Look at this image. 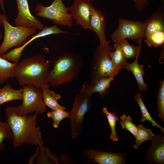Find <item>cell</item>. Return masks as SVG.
Masks as SVG:
<instances>
[{
  "label": "cell",
  "instance_id": "cell-1",
  "mask_svg": "<svg viewBox=\"0 0 164 164\" xmlns=\"http://www.w3.org/2000/svg\"><path fill=\"white\" fill-rule=\"evenodd\" d=\"M5 114L13 135L12 144L14 148L24 143L38 146L43 143L40 127L37 126L38 114L21 116L17 114L15 107L9 106L5 110Z\"/></svg>",
  "mask_w": 164,
  "mask_h": 164
},
{
  "label": "cell",
  "instance_id": "cell-2",
  "mask_svg": "<svg viewBox=\"0 0 164 164\" xmlns=\"http://www.w3.org/2000/svg\"><path fill=\"white\" fill-rule=\"evenodd\" d=\"M50 62L41 54L25 58L16 65L14 77L20 86L31 84L41 88L50 87L48 78Z\"/></svg>",
  "mask_w": 164,
  "mask_h": 164
},
{
  "label": "cell",
  "instance_id": "cell-3",
  "mask_svg": "<svg viewBox=\"0 0 164 164\" xmlns=\"http://www.w3.org/2000/svg\"><path fill=\"white\" fill-rule=\"evenodd\" d=\"M80 57L73 53H65L53 62L49 71L48 82L57 87L76 80L83 66Z\"/></svg>",
  "mask_w": 164,
  "mask_h": 164
},
{
  "label": "cell",
  "instance_id": "cell-4",
  "mask_svg": "<svg viewBox=\"0 0 164 164\" xmlns=\"http://www.w3.org/2000/svg\"><path fill=\"white\" fill-rule=\"evenodd\" d=\"M110 43H100L93 53L91 64V84L102 78L114 77L121 70L114 65L109 56V52L114 50Z\"/></svg>",
  "mask_w": 164,
  "mask_h": 164
},
{
  "label": "cell",
  "instance_id": "cell-5",
  "mask_svg": "<svg viewBox=\"0 0 164 164\" xmlns=\"http://www.w3.org/2000/svg\"><path fill=\"white\" fill-rule=\"evenodd\" d=\"M0 20L4 29L3 40L0 46V56L14 46L19 47L27 41L28 37L35 33V28L11 25L5 15L0 14Z\"/></svg>",
  "mask_w": 164,
  "mask_h": 164
},
{
  "label": "cell",
  "instance_id": "cell-6",
  "mask_svg": "<svg viewBox=\"0 0 164 164\" xmlns=\"http://www.w3.org/2000/svg\"><path fill=\"white\" fill-rule=\"evenodd\" d=\"M22 102L15 107L16 113L21 116L28 115L33 112L42 114L46 111L43 100V91L39 87L29 84L22 86Z\"/></svg>",
  "mask_w": 164,
  "mask_h": 164
},
{
  "label": "cell",
  "instance_id": "cell-7",
  "mask_svg": "<svg viewBox=\"0 0 164 164\" xmlns=\"http://www.w3.org/2000/svg\"><path fill=\"white\" fill-rule=\"evenodd\" d=\"M92 104L91 96L81 90L77 93L74 99L73 107L68 112L71 120V136L76 139L82 134V126L86 113Z\"/></svg>",
  "mask_w": 164,
  "mask_h": 164
},
{
  "label": "cell",
  "instance_id": "cell-8",
  "mask_svg": "<svg viewBox=\"0 0 164 164\" xmlns=\"http://www.w3.org/2000/svg\"><path fill=\"white\" fill-rule=\"evenodd\" d=\"M35 15L38 17L50 19L55 24L71 27L73 18L69 13V8L66 7L62 0H54L51 5L43 6L41 3L36 5Z\"/></svg>",
  "mask_w": 164,
  "mask_h": 164
},
{
  "label": "cell",
  "instance_id": "cell-9",
  "mask_svg": "<svg viewBox=\"0 0 164 164\" xmlns=\"http://www.w3.org/2000/svg\"><path fill=\"white\" fill-rule=\"evenodd\" d=\"M118 23V27L111 36V39L114 42L129 39L138 44L142 43L144 37V22L119 18Z\"/></svg>",
  "mask_w": 164,
  "mask_h": 164
},
{
  "label": "cell",
  "instance_id": "cell-10",
  "mask_svg": "<svg viewBox=\"0 0 164 164\" xmlns=\"http://www.w3.org/2000/svg\"><path fill=\"white\" fill-rule=\"evenodd\" d=\"M94 7L91 1L87 0H74L69 8L72 17L76 23L85 29L92 30L90 18Z\"/></svg>",
  "mask_w": 164,
  "mask_h": 164
},
{
  "label": "cell",
  "instance_id": "cell-11",
  "mask_svg": "<svg viewBox=\"0 0 164 164\" xmlns=\"http://www.w3.org/2000/svg\"><path fill=\"white\" fill-rule=\"evenodd\" d=\"M18 14L15 19L16 26L32 27L41 30L44 25L30 12L27 0H16Z\"/></svg>",
  "mask_w": 164,
  "mask_h": 164
},
{
  "label": "cell",
  "instance_id": "cell-12",
  "mask_svg": "<svg viewBox=\"0 0 164 164\" xmlns=\"http://www.w3.org/2000/svg\"><path fill=\"white\" fill-rule=\"evenodd\" d=\"M84 154L99 164H122L126 162L124 154L119 152H108L89 149L84 150Z\"/></svg>",
  "mask_w": 164,
  "mask_h": 164
},
{
  "label": "cell",
  "instance_id": "cell-13",
  "mask_svg": "<svg viewBox=\"0 0 164 164\" xmlns=\"http://www.w3.org/2000/svg\"><path fill=\"white\" fill-rule=\"evenodd\" d=\"M152 141V143L146 152V160L150 163L164 164V135H157Z\"/></svg>",
  "mask_w": 164,
  "mask_h": 164
},
{
  "label": "cell",
  "instance_id": "cell-14",
  "mask_svg": "<svg viewBox=\"0 0 164 164\" xmlns=\"http://www.w3.org/2000/svg\"><path fill=\"white\" fill-rule=\"evenodd\" d=\"M106 20L104 12L94 8L90 16V25L92 30L95 32L98 36L100 43L105 44L110 41L106 38Z\"/></svg>",
  "mask_w": 164,
  "mask_h": 164
},
{
  "label": "cell",
  "instance_id": "cell-15",
  "mask_svg": "<svg viewBox=\"0 0 164 164\" xmlns=\"http://www.w3.org/2000/svg\"><path fill=\"white\" fill-rule=\"evenodd\" d=\"M145 23L144 37L155 32L164 31V8L161 6L147 19Z\"/></svg>",
  "mask_w": 164,
  "mask_h": 164
},
{
  "label": "cell",
  "instance_id": "cell-16",
  "mask_svg": "<svg viewBox=\"0 0 164 164\" xmlns=\"http://www.w3.org/2000/svg\"><path fill=\"white\" fill-rule=\"evenodd\" d=\"M114 76L102 78L92 84L85 81L82 85L81 90L91 96L95 93L100 94L101 97L104 96L109 87Z\"/></svg>",
  "mask_w": 164,
  "mask_h": 164
},
{
  "label": "cell",
  "instance_id": "cell-17",
  "mask_svg": "<svg viewBox=\"0 0 164 164\" xmlns=\"http://www.w3.org/2000/svg\"><path fill=\"white\" fill-rule=\"evenodd\" d=\"M138 57L139 56L136 57L135 61L132 63H129L126 62L124 64L123 68L131 71L132 73L135 78L138 89L146 91L148 87L143 79L144 75V66L138 63Z\"/></svg>",
  "mask_w": 164,
  "mask_h": 164
},
{
  "label": "cell",
  "instance_id": "cell-18",
  "mask_svg": "<svg viewBox=\"0 0 164 164\" xmlns=\"http://www.w3.org/2000/svg\"><path fill=\"white\" fill-rule=\"evenodd\" d=\"M49 87L42 88L43 101L46 106L50 108L52 110L61 109L65 110L66 108L60 105L58 101L61 98L59 94L49 89Z\"/></svg>",
  "mask_w": 164,
  "mask_h": 164
},
{
  "label": "cell",
  "instance_id": "cell-19",
  "mask_svg": "<svg viewBox=\"0 0 164 164\" xmlns=\"http://www.w3.org/2000/svg\"><path fill=\"white\" fill-rule=\"evenodd\" d=\"M14 100H22V88L14 89L8 83L0 88V105L7 102Z\"/></svg>",
  "mask_w": 164,
  "mask_h": 164
},
{
  "label": "cell",
  "instance_id": "cell-20",
  "mask_svg": "<svg viewBox=\"0 0 164 164\" xmlns=\"http://www.w3.org/2000/svg\"><path fill=\"white\" fill-rule=\"evenodd\" d=\"M16 64L0 57V84L14 77V71Z\"/></svg>",
  "mask_w": 164,
  "mask_h": 164
},
{
  "label": "cell",
  "instance_id": "cell-21",
  "mask_svg": "<svg viewBox=\"0 0 164 164\" xmlns=\"http://www.w3.org/2000/svg\"><path fill=\"white\" fill-rule=\"evenodd\" d=\"M114 51H111L109 56L114 65L120 69L123 68L128 59L125 56L121 46L117 42L115 43L113 46Z\"/></svg>",
  "mask_w": 164,
  "mask_h": 164
},
{
  "label": "cell",
  "instance_id": "cell-22",
  "mask_svg": "<svg viewBox=\"0 0 164 164\" xmlns=\"http://www.w3.org/2000/svg\"><path fill=\"white\" fill-rule=\"evenodd\" d=\"M137 127L136 139L133 145V147L136 149H138L143 142L149 140L152 141L155 135L150 129L144 127L142 124H139Z\"/></svg>",
  "mask_w": 164,
  "mask_h": 164
},
{
  "label": "cell",
  "instance_id": "cell-23",
  "mask_svg": "<svg viewBox=\"0 0 164 164\" xmlns=\"http://www.w3.org/2000/svg\"><path fill=\"white\" fill-rule=\"evenodd\" d=\"M142 96L141 93L135 94L134 96V99L139 105L142 114V117L140 119L141 121L143 122L149 121L152 123L153 126L158 128L164 133V128L154 120L150 115L143 103Z\"/></svg>",
  "mask_w": 164,
  "mask_h": 164
},
{
  "label": "cell",
  "instance_id": "cell-24",
  "mask_svg": "<svg viewBox=\"0 0 164 164\" xmlns=\"http://www.w3.org/2000/svg\"><path fill=\"white\" fill-rule=\"evenodd\" d=\"M116 42L118 43L120 45L128 59L135 58L139 56L142 43L139 44L137 46H134L130 44L126 39L120 40Z\"/></svg>",
  "mask_w": 164,
  "mask_h": 164
},
{
  "label": "cell",
  "instance_id": "cell-25",
  "mask_svg": "<svg viewBox=\"0 0 164 164\" xmlns=\"http://www.w3.org/2000/svg\"><path fill=\"white\" fill-rule=\"evenodd\" d=\"M38 149L36 164L48 163L47 158L53 159L56 164H58L56 156L52 154L49 149L44 146L43 143L37 146Z\"/></svg>",
  "mask_w": 164,
  "mask_h": 164
},
{
  "label": "cell",
  "instance_id": "cell-26",
  "mask_svg": "<svg viewBox=\"0 0 164 164\" xmlns=\"http://www.w3.org/2000/svg\"><path fill=\"white\" fill-rule=\"evenodd\" d=\"M102 111L106 115L111 128V132L110 138L114 142L118 141L117 133L115 130L116 122L118 119V116L115 112L111 113L108 111L105 107L103 108Z\"/></svg>",
  "mask_w": 164,
  "mask_h": 164
},
{
  "label": "cell",
  "instance_id": "cell-27",
  "mask_svg": "<svg viewBox=\"0 0 164 164\" xmlns=\"http://www.w3.org/2000/svg\"><path fill=\"white\" fill-rule=\"evenodd\" d=\"M144 42L149 47L157 48L164 45V31L153 33L145 38Z\"/></svg>",
  "mask_w": 164,
  "mask_h": 164
},
{
  "label": "cell",
  "instance_id": "cell-28",
  "mask_svg": "<svg viewBox=\"0 0 164 164\" xmlns=\"http://www.w3.org/2000/svg\"><path fill=\"white\" fill-rule=\"evenodd\" d=\"M5 139L9 141H12L13 135L9 125L6 121H0V152L3 151L5 146L3 141Z\"/></svg>",
  "mask_w": 164,
  "mask_h": 164
},
{
  "label": "cell",
  "instance_id": "cell-29",
  "mask_svg": "<svg viewBox=\"0 0 164 164\" xmlns=\"http://www.w3.org/2000/svg\"><path fill=\"white\" fill-rule=\"evenodd\" d=\"M160 86L157 94V108L158 115L164 121V80L160 82Z\"/></svg>",
  "mask_w": 164,
  "mask_h": 164
},
{
  "label": "cell",
  "instance_id": "cell-30",
  "mask_svg": "<svg viewBox=\"0 0 164 164\" xmlns=\"http://www.w3.org/2000/svg\"><path fill=\"white\" fill-rule=\"evenodd\" d=\"M46 115L48 117L53 119V126L55 128H57L62 120L68 117L69 113L65 110L57 109L47 112Z\"/></svg>",
  "mask_w": 164,
  "mask_h": 164
},
{
  "label": "cell",
  "instance_id": "cell-31",
  "mask_svg": "<svg viewBox=\"0 0 164 164\" xmlns=\"http://www.w3.org/2000/svg\"><path fill=\"white\" fill-rule=\"evenodd\" d=\"M120 118V123L122 128L128 130L135 137L137 134V127L133 123L131 117L124 114L121 116Z\"/></svg>",
  "mask_w": 164,
  "mask_h": 164
},
{
  "label": "cell",
  "instance_id": "cell-32",
  "mask_svg": "<svg viewBox=\"0 0 164 164\" xmlns=\"http://www.w3.org/2000/svg\"><path fill=\"white\" fill-rule=\"evenodd\" d=\"M132 0L134 2V7L135 9L138 12H142L144 11L150 5V2L149 0Z\"/></svg>",
  "mask_w": 164,
  "mask_h": 164
},
{
  "label": "cell",
  "instance_id": "cell-33",
  "mask_svg": "<svg viewBox=\"0 0 164 164\" xmlns=\"http://www.w3.org/2000/svg\"><path fill=\"white\" fill-rule=\"evenodd\" d=\"M0 5L2 9L4 12V14H5V8L4 5L3 0H0Z\"/></svg>",
  "mask_w": 164,
  "mask_h": 164
},
{
  "label": "cell",
  "instance_id": "cell-34",
  "mask_svg": "<svg viewBox=\"0 0 164 164\" xmlns=\"http://www.w3.org/2000/svg\"><path fill=\"white\" fill-rule=\"evenodd\" d=\"M162 4L163 5L164 4V0H159Z\"/></svg>",
  "mask_w": 164,
  "mask_h": 164
},
{
  "label": "cell",
  "instance_id": "cell-35",
  "mask_svg": "<svg viewBox=\"0 0 164 164\" xmlns=\"http://www.w3.org/2000/svg\"><path fill=\"white\" fill-rule=\"evenodd\" d=\"M2 33L1 31L0 30V39H2Z\"/></svg>",
  "mask_w": 164,
  "mask_h": 164
},
{
  "label": "cell",
  "instance_id": "cell-36",
  "mask_svg": "<svg viewBox=\"0 0 164 164\" xmlns=\"http://www.w3.org/2000/svg\"><path fill=\"white\" fill-rule=\"evenodd\" d=\"M88 0V1H94L95 0Z\"/></svg>",
  "mask_w": 164,
  "mask_h": 164
},
{
  "label": "cell",
  "instance_id": "cell-37",
  "mask_svg": "<svg viewBox=\"0 0 164 164\" xmlns=\"http://www.w3.org/2000/svg\"><path fill=\"white\" fill-rule=\"evenodd\" d=\"M1 23V20H0V24Z\"/></svg>",
  "mask_w": 164,
  "mask_h": 164
}]
</instances>
